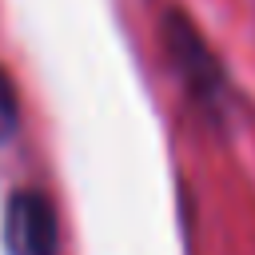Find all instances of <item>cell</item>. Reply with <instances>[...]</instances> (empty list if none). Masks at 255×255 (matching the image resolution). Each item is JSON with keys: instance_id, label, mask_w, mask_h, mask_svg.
Instances as JSON below:
<instances>
[{"instance_id": "1", "label": "cell", "mask_w": 255, "mask_h": 255, "mask_svg": "<svg viewBox=\"0 0 255 255\" xmlns=\"http://www.w3.org/2000/svg\"><path fill=\"white\" fill-rule=\"evenodd\" d=\"M163 44H167V60L175 68V76L183 80V92L187 100H195L199 112H207L211 120H223L227 116V72L223 64L211 56V48L203 44V36L195 32L191 20H183L179 12L167 16L163 24Z\"/></svg>"}, {"instance_id": "2", "label": "cell", "mask_w": 255, "mask_h": 255, "mask_svg": "<svg viewBox=\"0 0 255 255\" xmlns=\"http://www.w3.org/2000/svg\"><path fill=\"white\" fill-rule=\"evenodd\" d=\"M4 247L8 255H56L60 247L56 207L44 191H32V187L12 191L4 211Z\"/></svg>"}, {"instance_id": "3", "label": "cell", "mask_w": 255, "mask_h": 255, "mask_svg": "<svg viewBox=\"0 0 255 255\" xmlns=\"http://www.w3.org/2000/svg\"><path fill=\"white\" fill-rule=\"evenodd\" d=\"M16 120H20V104H16V88L8 80V72L0 68V143L16 131Z\"/></svg>"}]
</instances>
